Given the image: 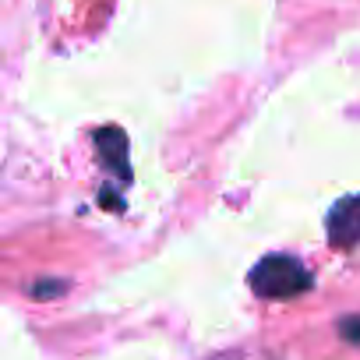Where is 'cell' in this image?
Returning <instances> with one entry per match:
<instances>
[{
    "label": "cell",
    "mask_w": 360,
    "mask_h": 360,
    "mask_svg": "<svg viewBox=\"0 0 360 360\" xmlns=\"http://www.w3.org/2000/svg\"><path fill=\"white\" fill-rule=\"evenodd\" d=\"M64 290H68V283H60V279H39V283H32V297H36V300L60 297Z\"/></svg>",
    "instance_id": "obj_4"
},
{
    "label": "cell",
    "mask_w": 360,
    "mask_h": 360,
    "mask_svg": "<svg viewBox=\"0 0 360 360\" xmlns=\"http://www.w3.org/2000/svg\"><path fill=\"white\" fill-rule=\"evenodd\" d=\"M325 230H328V244L356 248L360 244V195H349V198L335 202L332 212H328Z\"/></svg>",
    "instance_id": "obj_2"
},
{
    "label": "cell",
    "mask_w": 360,
    "mask_h": 360,
    "mask_svg": "<svg viewBox=\"0 0 360 360\" xmlns=\"http://www.w3.org/2000/svg\"><path fill=\"white\" fill-rule=\"evenodd\" d=\"M96 155L103 169L117 173L120 180H131V159H127V134L120 127H99L96 131Z\"/></svg>",
    "instance_id": "obj_3"
},
{
    "label": "cell",
    "mask_w": 360,
    "mask_h": 360,
    "mask_svg": "<svg viewBox=\"0 0 360 360\" xmlns=\"http://www.w3.org/2000/svg\"><path fill=\"white\" fill-rule=\"evenodd\" d=\"M339 335L360 349V314H353V318H342V321H339Z\"/></svg>",
    "instance_id": "obj_5"
},
{
    "label": "cell",
    "mask_w": 360,
    "mask_h": 360,
    "mask_svg": "<svg viewBox=\"0 0 360 360\" xmlns=\"http://www.w3.org/2000/svg\"><path fill=\"white\" fill-rule=\"evenodd\" d=\"M248 283H251V290H255L258 297H265V300H290V297L307 293L311 283H314V276H311V272L304 269V262L293 258V255H265V258L251 269Z\"/></svg>",
    "instance_id": "obj_1"
}]
</instances>
